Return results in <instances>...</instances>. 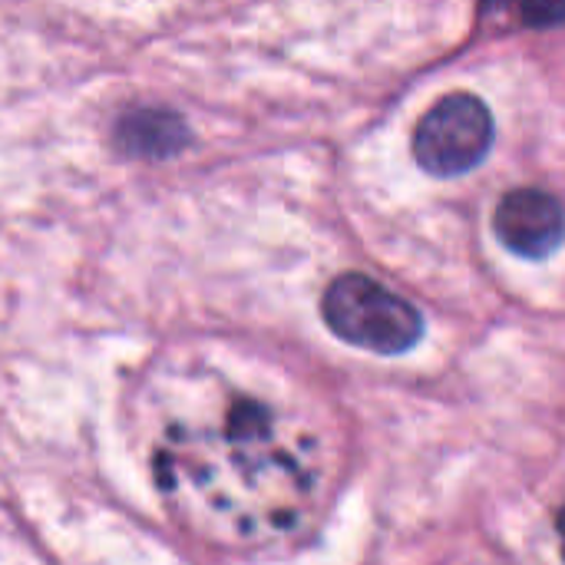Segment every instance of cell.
<instances>
[{
    "label": "cell",
    "mask_w": 565,
    "mask_h": 565,
    "mask_svg": "<svg viewBox=\"0 0 565 565\" xmlns=\"http://www.w3.org/2000/svg\"><path fill=\"white\" fill-rule=\"evenodd\" d=\"M321 315L341 341L374 354H407L424 334V318L407 298L354 271L328 285Z\"/></svg>",
    "instance_id": "1"
},
{
    "label": "cell",
    "mask_w": 565,
    "mask_h": 565,
    "mask_svg": "<svg viewBox=\"0 0 565 565\" xmlns=\"http://www.w3.org/2000/svg\"><path fill=\"white\" fill-rule=\"evenodd\" d=\"M493 146V116L473 93H454L440 99L414 132L417 162L440 179L477 169Z\"/></svg>",
    "instance_id": "2"
},
{
    "label": "cell",
    "mask_w": 565,
    "mask_h": 565,
    "mask_svg": "<svg viewBox=\"0 0 565 565\" xmlns=\"http://www.w3.org/2000/svg\"><path fill=\"white\" fill-rule=\"evenodd\" d=\"M493 228L500 242L523 258H546L563 242V209L543 189H516L503 195Z\"/></svg>",
    "instance_id": "3"
},
{
    "label": "cell",
    "mask_w": 565,
    "mask_h": 565,
    "mask_svg": "<svg viewBox=\"0 0 565 565\" xmlns=\"http://www.w3.org/2000/svg\"><path fill=\"white\" fill-rule=\"evenodd\" d=\"M116 139L126 152L146 159H166L189 142L185 122L169 109H132L119 126Z\"/></svg>",
    "instance_id": "4"
},
{
    "label": "cell",
    "mask_w": 565,
    "mask_h": 565,
    "mask_svg": "<svg viewBox=\"0 0 565 565\" xmlns=\"http://www.w3.org/2000/svg\"><path fill=\"white\" fill-rule=\"evenodd\" d=\"M563 13L565 0H523V17L530 26H556Z\"/></svg>",
    "instance_id": "5"
}]
</instances>
